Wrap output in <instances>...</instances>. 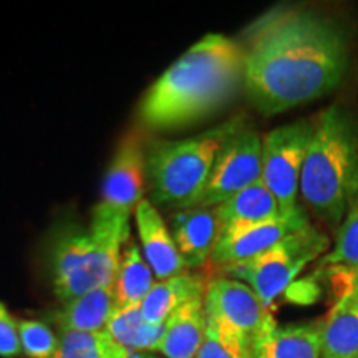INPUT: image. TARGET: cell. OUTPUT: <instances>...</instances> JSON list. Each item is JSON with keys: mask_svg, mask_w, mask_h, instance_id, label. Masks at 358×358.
<instances>
[{"mask_svg": "<svg viewBox=\"0 0 358 358\" xmlns=\"http://www.w3.org/2000/svg\"><path fill=\"white\" fill-rule=\"evenodd\" d=\"M209 282L201 274H179L159 280L141 302L143 319L153 325L166 324L169 317L194 299L204 297Z\"/></svg>", "mask_w": 358, "mask_h": 358, "instance_id": "e0dca14e", "label": "cell"}, {"mask_svg": "<svg viewBox=\"0 0 358 358\" xmlns=\"http://www.w3.org/2000/svg\"><path fill=\"white\" fill-rule=\"evenodd\" d=\"M169 231L187 268H198L211 262L222 224L216 208L194 206L174 211Z\"/></svg>", "mask_w": 358, "mask_h": 358, "instance_id": "7c38bea8", "label": "cell"}, {"mask_svg": "<svg viewBox=\"0 0 358 358\" xmlns=\"http://www.w3.org/2000/svg\"><path fill=\"white\" fill-rule=\"evenodd\" d=\"M244 88L262 115L272 116L335 92L350 66L340 27L302 7H275L244 35Z\"/></svg>", "mask_w": 358, "mask_h": 358, "instance_id": "6da1fadb", "label": "cell"}, {"mask_svg": "<svg viewBox=\"0 0 358 358\" xmlns=\"http://www.w3.org/2000/svg\"><path fill=\"white\" fill-rule=\"evenodd\" d=\"M322 267L358 271V201L338 226L334 248L320 259Z\"/></svg>", "mask_w": 358, "mask_h": 358, "instance_id": "cb8c5ba5", "label": "cell"}, {"mask_svg": "<svg viewBox=\"0 0 358 358\" xmlns=\"http://www.w3.org/2000/svg\"><path fill=\"white\" fill-rule=\"evenodd\" d=\"M262 179V138L245 124L224 143L198 206L216 208Z\"/></svg>", "mask_w": 358, "mask_h": 358, "instance_id": "ba28073f", "label": "cell"}, {"mask_svg": "<svg viewBox=\"0 0 358 358\" xmlns=\"http://www.w3.org/2000/svg\"><path fill=\"white\" fill-rule=\"evenodd\" d=\"M22 353L27 358H53L58 348V335L40 320H19Z\"/></svg>", "mask_w": 358, "mask_h": 358, "instance_id": "d4e9b609", "label": "cell"}, {"mask_svg": "<svg viewBox=\"0 0 358 358\" xmlns=\"http://www.w3.org/2000/svg\"><path fill=\"white\" fill-rule=\"evenodd\" d=\"M340 271H343L340 272V297H343V295L358 297V271H345V268H340Z\"/></svg>", "mask_w": 358, "mask_h": 358, "instance_id": "4316f807", "label": "cell"}, {"mask_svg": "<svg viewBox=\"0 0 358 358\" xmlns=\"http://www.w3.org/2000/svg\"><path fill=\"white\" fill-rule=\"evenodd\" d=\"M243 82V45L208 34L151 85L141 100L140 122L151 131L189 127L222 108Z\"/></svg>", "mask_w": 358, "mask_h": 358, "instance_id": "7a4b0ae2", "label": "cell"}, {"mask_svg": "<svg viewBox=\"0 0 358 358\" xmlns=\"http://www.w3.org/2000/svg\"><path fill=\"white\" fill-rule=\"evenodd\" d=\"M115 310V287L113 284H110L62 303V307L52 313V319L58 330L106 332V327Z\"/></svg>", "mask_w": 358, "mask_h": 358, "instance_id": "2e32d148", "label": "cell"}, {"mask_svg": "<svg viewBox=\"0 0 358 358\" xmlns=\"http://www.w3.org/2000/svg\"><path fill=\"white\" fill-rule=\"evenodd\" d=\"M313 122L301 176V203L308 216L338 229L358 201V122L340 105L322 110Z\"/></svg>", "mask_w": 358, "mask_h": 358, "instance_id": "3957f363", "label": "cell"}, {"mask_svg": "<svg viewBox=\"0 0 358 358\" xmlns=\"http://www.w3.org/2000/svg\"><path fill=\"white\" fill-rule=\"evenodd\" d=\"M129 358H153L151 355H146V353H140V352H133Z\"/></svg>", "mask_w": 358, "mask_h": 358, "instance_id": "83f0119b", "label": "cell"}, {"mask_svg": "<svg viewBox=\"0 0 358 358\" xmlns=\"http://www.w3.org/2000/svg\"><path fill=\"white\" fill-rule=\"evenodd\" d=\"M155 277L138 244L129 239L123 248L113 282L116 308L140 306L156 284Z\"/></svg>", "mask_w": 358, "mask_h": 358, "instance_id": "ffe728a7", "label": "cell"}, {"mask_svg": "<svg viewBox=\"0 0 358 358\" xmlns=\"http://www.w3.org/2000/svg\"><path fill=\"white\" fill-rule=\"evenodd\" d=\"M308 226H312V222L308 214L303 211L292 216L272 219V221L222 227L211 262L219 268L245 262L266 252L267 249L274 248L287 236L306 229Z\"/></svg>", "mask_w": 358, "mask_h": 358, "instance_id": "8fae6325", "label": "cell"}, {"mask_svg": "<svg viewBox=\"0 0 358 358\" xmlns=\"http://www.w3.org/2000/svg\"><path fill=\"white\" fill-rule=\"evenodd\" d=\"M146 148L140 133L123 138L111 159L101 186V199L95 208L110 216L128 219L145 199Z\"/></svg>", "mask_w": 358, "mask_h": 358, "instance_id": "9c48e42d", "label": "cell"}, {"mask_svg": "<svg viewBox=\"0 0 358 358\" xmlns=\"http://www.w3.org/2000/svg\"><path fill=\"white\" fill-rule=\"evenodd\" d=\"M313 127V120L301 118L262 138V181L287 216L306 211L301 204V176Z\"/></svg>", "mask_w": 358, "mask_h": 358, "instance_id": "52a82bcc", "label": "cell"}, {"mask_svg": "<svg viewBox=\"0 0 358 358\" xmlns=\"http://www.w3.org/2000/svg\"><path fill=\"white\" fill-rule=\"evenodd\" d=\"M22 355L19 320L0 302V358H19Z\"/></svg>", "mask_w": 358, "mask_h": 358, "instance_id": "484cf974", "label": "cell"}, {"mask_svg": "<svg viewBox=\"0 0 358 358\" xmlns=\"http://www.w3.org/2000/svg\"><path fill=\"white\" fill-rule=\"evenodd\" d=\"M138 236H140L143 256L153 268L156 279L185 274L187 266L174 244L171 231L161 216L159 209L150 199H143L134 209Z\"/></svg>", "mask_w": 358, "mask_h": 358, "instance_id": "4fadbf2b", "label": "cell"}, {"mask_svg": "<svg viewBox=\"0 0 358 358\" xmlns=\"http://www.w3.org/2000/svg\"><path fill=\"white\" fill-rule=\"evenodd\" d=\"M159 353L166 358H196L206 337L204 297L185 303L169 317Z\"/></svg>", "mask_w": 358, "mask_h": 358, "instance_id": "9a60e30c", "label": "cell"}, {"mask_svg": "<svg viewBox=\"0 0 358 358\" xmlns=\"http://www.w3.org/2000/svg\"><path fill=\"white\" fill-rule=\"evenodd\" d=\"M129 221L93 209L88 227L70 226L53 239L48 254L52 287L62 303L115 282Z\"/></svg>", "mask_w": 358, "mask_h": 358, "instance_id": "277c9868", "label": "cell"}, {"mask_svg": "<svg viewBox=\"0 0 358 358\" xmlns=\"http://www.w3.org/2000/svg\"><path fill=\"white\" fill-rule=\"evenodd\" d=\"M131 353L106 332L58 330V348L53 358H129Z\"/></svg>", "mask_w": 358, "mask_h": 358, "instance_id": "7402d4cb", "label": "cell"}, {"mask_svg": "<svg viewBox=\"0 0 358 358\" xmlns=\"http://www.w3.org/2000/svg\"><path fill=\"white\" fill-rule=\"evenodd\" d=\"M216 211L222 227L272 221V219L287 216L282 211L279 201L275 199V196L272 194L262 179L256 185L237 192L232 198L224 201L222 204L216 206Z\"/></svg>", "mask_w": 358, "mask_h": 358, "instance_id": "d6986e66", "label": "cell"}, {"mask_svg": "<svg viewBox=\"0 0 358 358\" xmlns=\"http://www.w3.org/2000/svg\"><path fill=\"white\" fill-rule=\"evenodd\" d=\"M196 358H254L252 342L232 327L208 319L204 342Z\"/></svg>", "mask_w": 358, "mask_h": 358, "instance_id": "603a6c76", "label": "cell"}, {"mask_svg": "<svg viewBox=\"0 0 358 358\" xmlns=\"http://www.w3.org/2000/svg\"><path fill=\"white\" fill-rule=\"evenodd\" d=\"M244 127L243 116H236L186 140L148 143L146 185L151 203L174 211L198 206L224 143Z\"/></svg>", "mask_w": 358, "mask_h": 358, "instance_id": "5b68a950", "label": "cell"}, {"mask_svg": "<svg viewBox=\"0 0 358 358\" xmlns=\"http://www.w3.org/2000/svg\"><path fill=\"white\" fill-rule=\"evenodd\" d=\"M166 325H153L143 319L140 306L118 307L111 315L106 334L118 345L131 352H158Z\"/></svg>", "mask_w": 358, "mask_h": 358, "instance_id": "44dd1931", "label": "cell"}, {"mask_svg": "<svg viewBox=\"0 0 358 358\" xmlns=\"http://www.w3.org/2000/svg\"><path fill=\"white\" fill-rule=\"evenodd\" d=\"M254 358H322L320 320L277 325L252 340Z\"/></svg>", "mask_w": 358, "mask_h": 358, "instance_id": "5bb4252c", "label": "cell"}, {"mask_svg": "<svg viewBox=\"0 0 358 358\" xmlns=\"http://www.w3.org/2000/svg\"><path fill=\"white\" fill-rule=\"evenodd\" d=\"M208 319H214L245 335L250 342L274 324V317L257 294L244 282L232 277H216L204 294Z\"/></svg>", "mask_w": 358, "mask_h": 358, "instance_id": "30bf717a", "label": "cell"}, {"mask_svg": "<svg viewBox=\"0 0 358 358\" xmlns=\"http://www.w3.org/2000/svg\"><path fill=\"white\" fill-rule=\"evenodd\" d=\"M329 245V236L322 234L312 224L287 236L266 252L221 271L226 277L248 284L268 308L308 264L325 256Z\"/></svg>", "mask_w": 358, "mask_h": 358, "instance_id": "8992f818", "label": "cell"}, {"mask_svg": "<svg viewBox=\"0 0 358 358\" xmlns=\"http://www.w3.org/2000/svg\"><path fill=\"white\" fill-rule=\"evenodd\" d=\"M320 329L322 358H358V297H340Z\"/></svg>", "mask_w": 358, "mask_h": 358, "instance_id": "ac0fdd59", "label": "cell"}]
</instances>
